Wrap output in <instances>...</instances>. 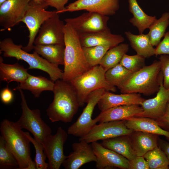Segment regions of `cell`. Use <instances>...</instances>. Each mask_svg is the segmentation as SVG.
Returning a JSON list of instances; mask_svg holds the SVG:
<instances>
[{
  "mask_svg": "<svg viewBox=\"0 0 169 169\" xmlns=\"http://www.w3.org/2000/svg\"><path fill=\"white\" fill-rule=\"evenodd\" d=\"M125 33L131 47L137 54L145 58L155 55V48L151 44L148 33L135 35L129 31Z\"/></svg>",
  "mask_w": 169,
  "mask_h": 169,
  "instance_id": "obj_28",
  "label": "cell"
},
{
  "mask_svg": "<svg viewBox=\"0 0 169 169\" xmlns=\"http://www.w3.org/2000/svg\"><path fill=\"white\" fill-rule=\"evenodd\" d=\"M143 156L146 161L149 169L169 168V161L164 152L158 146Z\"/></svg>",
  "mask_w": 169,
  "mask_h": 169,
  "instance_id": "obj_32",
  "label": "cell"
},
{
  "mask_svg": "<svg viewBox=\"0 0 169 169\" xmlns=\"http://www.w3.org/2000/svg\"><path fill=\"white\" fill-rule=\"evenodd\" d=\"M78 35L83 47L105 44H110L114 47L122 43L125 40L121 35L111 33L110 30Z\"/></svg>",
  "mask_w": 169,
  "mask_h": 169,
  "instance_id": "obj_21",
  "label": "cell"
},
{
  "mask_svg": "<svg viewBox=\"0 0 169 169\" xmlns=\"http://www.w3.org/2000/svg\"><path fill=\"white\" fill-rule=\"evenodd\" d=\"M128 2L129 11L133 16L129 22L136 27L139 34L142 33L156 19V17L146 14L139 6L136 0H128Z\"/></svg>",
  "mask_w": 169,
  "mask_h": 169,
  "instance_id": "obj_29",
  "label": "cell"
},
{
  "mask_svg": "<svg viewBox=\"0 0 169 169\" xmlns=\"http://www.w3.org/2000/svg\"><path fill=\"white\" fill-rule=\"evenodd\" d=\"M145 58L137 54L129 55L125 54L120 62V64L128 70L133 73L145 65Z\"/></svg>",
  "mask_w": 169,
  "mask_h": 169,
  "instance_id": "obj_37",
  "label": "cell"
},
{
  "mask_svg": "<svg viewBox=\"0 0 169 169\" xmlns=\"http://www.w3.org/2000/svg\"><path fill=\"white\" fill-rule=\"evenodd\" d=\"M68 134L67 132L59 126L56 133L49 136L44 142L43 145L48 160V168L59 169L66 158L67 156L64 154V146Z\"/></svg>",
  "mask_w": 169,
  "mask_h": 169,
  "instance_id": "obj_11",
  "label": "cell"
},
{
  "mask_svg": "<svg viewBox=\"0 0 169 169\" xmlns=\"http://www.w3.org/2000/svg\"><path fill=\"white\" fill-rule=\"evenodd\" d=\"M7 0H0V5Z\"/></svg>",
  "mask_w": 169,
  "mask_h": 169,
  "instance_id": "obj_46",
  "label": "cell"
},
{
  "mask_svg": "<svg viewBox=\"0 0 169 169\" xmlns=\"http://www.w3.org/2000/svg\"><path fill=\"white\" fill-rule=\"evenodd\" d=\"M158 146L164 152L169 161V143L159 138Z\"/></svg>",
  "mask_w": 169,
  "mask_h": 169,
  "instance_id": "obj_44",
  "label": "cell"
},
{
  "mask_svg": "<svg viewBox=\"0 0 169 169\" xmlns=\"http://www.w3.org/2000/svg\"><path fill=\"white\" fill-rule=\"evenodd\" d=\"M54 99L46 110L52 122H71L80 107L77 94L69 81L59 79L54 82Z\"/></svg>",
  "mask_w": 169,
  "mask_h": 169,
  "instance_id": "obj_1",
  "label": "cell"
},
{
  "mask_svg": "<svg viewBox=\"0 0 169 169\" xmlns=\"http://www.w3.org/2000/svg\"><path fill=\"white\" fill-rule=\"evenodd\" d=\"M103 88L97 89L89 95L87 105L77 120L68 128V134L82 137L87 134L96 124L92 116L95 106L105 91Z\"/></svg>",
  "mask_w": 169,
  "mask_h": 169,
  "instance_id": "obj_9",
  "label": "cell"
},
{
  "mask_svg": "<svg viewBox=\"0 0 169 169\" xmlns=\"http://www.w3.org/2000/svg\"><path fill=\"white\" fill-rule=\"evenodd\" d=\"M84 140L74 142L72 146L73 152L67 156L62 164L66 169H78L84 164L96 161L92 146Z\"/></svg>",
  "mask_w": 169,
  "mask_h": 169,
  "instance_id": "obj_17",
  "label": "cell"
},
{
  "mask_svg": "<svg viewBox=\"0 0 169 169\" xmlns=\"http://www.w3.org/2000/svg\"><path fill=\"white\" fill-rule=\"evenodd\" d=\"M133 131L126 126L125 120L105 122L96 125L87 134L80 137L79 141L84 140L88 143H92L129 135Z\"/></svg>",
  "mask_w": 169,
  "mask_h": 169,
  "instance_id": "obj_12",
  "label": "cell"
},
{
  "mask_svg": "<svg viewBox=\"0 0 169 169\" xmlns=\"http://www.w3.org/2000/svg\"><path fill=\"white\" fill-rule=\"evenodd\" d=\"M108 16L91 12H87L74 18L64 19L78 34L95 33L110 30L108 27Z\"/></svg>",
  "mask_w": 169,
  "mask_h": 169,
  "instance_id": "obj_10",
  "label": "cell"
},
{
  "mask_svg": "<svg viewBox=\"0 0 169 169\" xmlns=\"http://www.w3.org/2000/svg\"><path fill=\"white\" fill-rule=\"evenodd\" d=\"M148 163L143 156H136L129 161V169H149Z\"/></svg>",
  "mask_w": 169,
  "mask_h": 169,
  "instance_id": "obj_40",
  "label": "cell"
},
{
  "mask_svg": "<svg viewBox=\"0 0 169 169\" xmlns=\"http://www.w3.org/2000/svg\"><path fill=\"white\" fill-rule=\"evenodd\" d=\"M132 73L120 64L107 70L105 76L107 82L119 89Z\"/></svg>",
  "mask_w": 169,
  "mask_h": 169,
  "instance_id": "obj_33",
  "label": "cell"
},
{
  "mask_svg": "<svg viewBox=\"0 0 169 169\" xmlns=\"http://www.w3.org/2000/svg\"><path fill=\"white\" fill-rule=\"evenodd\" d=\"M105 72L100 65H97L69 81L77 94L80 107L87 103L89 95L97 89L103 88L108 91H116L115 87L106 81Z\"/></svg>",
  "mask_w": 169,
  "mask_h": 169,
  "instance_id": "obj_6",
  "label": "cell"
},
{
  "mask_svg": "<svg viewBox=\"0 0 169 169\" xmlns=\"http://www.w3.org/2000/svg\"><path fill=\"white\" fill-rule=\"evenodd\" d=\"M15 89L20 93L22 110L21 115L16 122L17 124L21 129H26L30 132L35 138L43 145L51 134L50 127L42 119L39 109L29 108L22 90L18 87Z\"/></svg>",
  "mask_w": 169,
  "mask_h": 169,
  "instance_id": "obj_7",
  "label": "cell"
},
{
  "mask_svg": "<svg viewBox=\"0 0 169 169\" xmlns=\"http://www.w3.org/2000/svg\"><path fill=\"white\" fill-rule=\"evenodd\" d=\"M38 4H43L44 3V0H31Z\"/></svg>",
  "mask_w": 169,
  "mask_h": 169,
  "instance_id": "obj_45",
  "label": "cell"
},
{
  "mask_svg": "<svg viewBox=\"0 0 169 169\" xmlns=\"http://www.w3.org/2000/svg\"><path fill=\"white\" fill-rule=\"evenodd\" d=\"M48 7L45 3L38 4L31 0L29 2L21 21L26 25L29 31L28 43L26 46L22 47L24 51L28 52L33 49L34 41L43 23L58 13L57 11H46Z\"/></svg>",
  "mask_w": 169,
  "mask_h": 169,
  "instance_id": "obj_8",
  "label": "cell"
},
{
  "mask_svg": "<svg viewBox=\"0 0 169 169\" xmlns=\"http://www.w3.org/2000/svg\"><path fill=\"white\" fill-rule=\"evenodd\" d=\"M31 0H7L0 5L1 31L16 25L23 18Z\"/></svg>",
  "mask_w": 169,
  "mask_h": 169,
  "instance_id": "obj_14",
  "label": "cell"
},
{
  "mask_svg": "<svg viewBox=\"0 0 169 169\" xmlns=\"http://www.w3.org/2000/svg\"><path fill=\"white\" fill-rule=\"evenodd\" d=\"M54 82L42 76L29 74L28 77L17 86L22 90H29L35 98H38L44 91H53Z\"/></svg>",
  "mask_w": 169,
  "mask_h": 169,
  "instance_id": "obj_25",
  "label": "cell"
},
{
  "mask_svg": "<svg viewBox=\"0 0 169 169\" xmlns=\"http://www.w3.org/2000/svg\"><path fill=\"white\" fill-rule=\"evenodd\" d=\"M59 14L48 18L43 23L34 41L35 45H64L65 24L60 19Z\"/></svg>",
  "mask_w": 169,
  "mask_h": 169,
  "instance_id": "obj_13",
  "label": "cell"
},
{
  "mask_svg": "<svg viewBox=\"0 0 169 169\" xmlns=\"http://www.w3.org/2000/svg\"><path fill=\"white\" fill-rule=\"evenodd\" d=\"M163 39L155 48V55H169V31L165 33Z\"/></svg>",
  "mask_w": 169,
  "mask_h": 169,
  "instance_id": "obj_39",
  "label": "cell"
},
{
  "mask_svg": "<svg viewBox=\"0 0 169 169\" xmlns=\"http://www.w3.org/2000/svg\"><path fill=\"white\" fill-rule=\"evenodd\" d=\"M169 102V89H166L161 84L156 96L145 100L141 105L143 111L135 116L147 117L157 119L164 113Z\"/></svg>",
  "mask_w": 169,
  "mask_h": 169,
  "instance_id": "obj_18",
  "label": "cell"
},
{
  "mask_svg": "<svg viewBox=\"0 0 169 169\" xmlns=\"http://www.w3.org/2000/svg\"><path fill=\"white\" fill-rule=\"evenodd\" d=\"M155 120L161 128L169 132V102L167 104L164 114L160 118Z\"/></svg>",
  "mask_w": 169,
  "mask_h": 169,
  "instance_id": "obj_42",
  "label": "cell"
},
{
  "mask_svg": "<svg viewBox=\"0 0 169 169\" xmlns=\"http://www.w3.org/2000/svg\"><path fill=\"white\" fill-rule=\"evenodd\" d=\"M132 148L136 156H143L158 146V135L140 131L129 135Z\"/></svg>",
  "mask_w": 169,
  "mask_h": 169,
  "instance_id": "obj_23",
  "label": "cell"
},
{
  "mask_svg": "<svg viewBox=\"0 0 169 169\" xmlns=\"http://www.w3.org/2000/svg\"><path fill=\"white\" fill-rule=\"evenodd\" d=\"M145 100L139 93L117 95L105 90L97 105L99 110L104 111L114 107L131 105H141Z\"/></svg>",
  "mask_w": 169,
  "mask_h": 169,
  "instance_id": "obj_19",
  "label": "cell"
},
{
  "mask_svg": "<svg viewBox=\"0 0 169 169\" xmlns=\"http://www.w3.org/2000/svg\"><path fill=\"white\" fill-rule=\"evenodd\" d=\"M2 57H0V78L2 81H7L8 83L16 81L21 83L29 75L27 69L18 62L13 64H8L3 62Z\"/></svg>",
  "mask_w": 169,
  "mask_h": 169,
  "instance_id": "obj_26",
  "label": "cell"
},
{
  "mask_svg": "<svg viewBox=\"0 0 169 169\" xmlns=\"http://www.w3.org/2000/svg\"><path fill=\"white\" fill-rule=\"evenodd\" d=\"M21 45L15 44L10 38H7L0 41V52L5 57H13L18 60H23L29 65L28 69H37L47 73L50 79L54 82L62 79L63 72L58 66L49 62L40 56L36 52L30 54L22 49Z\"/></svg>",
  "mask_w": 169,
  "mask_h": 169,
  "instance_id": "obj_4",
  "label": "cell"
},
{
  "mask_svg": "<svg viewBox=\"0 0 169 169\" xmlns=\"http://www.w3.org/2000/svg\"><path fill=\"white\" fill-rule=\"evenodd\" d=\"M161 70L163 77V85L167 89H169V55H161L159 57Z\"/></svg>",
  "mask_w": 169,
  "mask_h": 169,
  "instance_id": "obj_38",
  "label": "cell"
},
{
  "mask_svg": "<svg viewBox=\"0 0 169 169\" xmlns=\"http://www.w3.org/2000/svg\"><path fill=\"white\" fill-rule=\"evenodd\" d=\"M27 137L33 145L35 151V161L37 169H47L49 168V164L46 163L45 159L46 156L44 151L43 145L34 137H33L28 132H24Z\"/></svg>",
  "mask_w": 169,
  "mask_h": 169,
  "instance_id": "obj_36",
  "label": "cell"
},
{
  "mask_svg": "<svg viewBox=\"0 0 169 169\" xmlns=\"http://www.w3.org/2000/svg\"><path fill=\"white\" fill-rule=\"evenodd\" d=\"M163 77L159 61L132 73L119 88L122 94L139 93L150 95L158 91Z\"/></svg>",
  "mask_w": 169,
  "mask_h": 169,
  "instance_id": "obj_3",
  "label": "cell"
},
{
  "mask_svg": "<svg viewBox=\"0 0 169 169\" xmlns=\"http://www.w3.org/2000/svg\"><path fill=\"white\" fill-rule=\"evenodd\" d=\"M96 157V167L98 169L118 168L129 169V160L120 154L104 147L97 141L91 143Z\"/></svg>",
  "mask_w": 169,
  "mask_h": 169,
  "instance_id": "obj_16",
  "label": "cell"
},
{
  "mask_svg": "<svg viewBox=\"0 0 169 169\" xmlns=\"http://www.w3.org/2000/svg\"><path fill=\"white\" fill-rule=\"evenodd\" d=\"M0 96L1 100L4 104H9L12 102L13 95L12 91L8 88V85L6 87L2 90Z\"/></svg>",
  "mask_w": 169,
  "mask_h": 169,
  "instance_id": "obj_43",
  "label": "cell"
},
{
  "mask_svg": "<svg viewBox=\"0 0 169 169\" xmlns=\"http://www.w3.org/2000/svg\"><path fill=\"white\" fill-rule=\"evenodd\" d=\"M129 49V45L120 43L110 49L102 58L100 64L106 71L120 63Z\"/></svg>",
  "mask_w": 169,
  "mask_h": 169,
  "instance_id": "obj_30",
  "label": "cell"
},
{
  "mask_svg": "<svg viewBox=\"0 0 169 169\" xmlns=\"http://www.w3.org/2000/svg\"><path fill=\"white\" fill-rule=\"evenodd\" d=\"M125 120L127 128L133 131L163 136L169 140V132L161 128L154 119L147 117L133 116Z\"/></svg>",
  "mask_w": 169,
  "mask_h": 169,
  "instance_id": "obj_22",
  "label": "cell"
},
{
  "mask_svg": "<svg viewBox=\"0 0 169 169\" xmlns=\"http://www.w3.org/2000/svg\"><path fill=\"white\" fill-rule=\"evenodd\" d=\"M101 144L131 160L136 156L131 146L129 135H124L103 140Z\"/></svg>",
  "mask_w": 169,
  "mask_h": 169,
  "instance_id": "obj_24",
  "label": "cell"
},
{
  "mask_svg": "<svg viewBox=\"0 0 169 169\" xmlns=\"http://www.w3.org/2000/svg\"><path fill=\"white\" fill-rule=\"evenodd\" d=\"M65 50L62 79L69 81L91 68L85 58L77 33L68 23L64 28Z\"/></svg>",
  "mask_w": 169,
  "mask_h": 169,
  "instance_id": "obj_2",
  "label": "cell"
},
{
  "mask_svg": "<svg viewBox=\"0 0 169 169\" xmlns=\"http://www.w3.org/2000/svg\"><path fill=\"white\" fill-rule=\"evenodd\" d=\"M143 111L142 107L138 105L116 106L102 111L95 118L100 123L110 121L125 120L135 116Z\"/></svg>",
  "mask_w": 169,
  "mask_h": 169,
  "instance_id": "obj_20",
  "label": "cell"
},
{
  "mask_svg": "<svg viewBox=\"0 0 169 169\" xmlns=\"http://www.w3.org/2000/svg\"><path fill=\"white\" fill-rule=\"evenodd\" d=\"M18 169V161L5 139L0 136V169Z\"/></svg>",
  "mask_w": 169,
  "mask_h": 169,
  "instance_id": "obj_35",
  "label": "cell"
},
{
  "mask_svg": "<svg viewBox=\"0 0 169 169\" xmlns=\"http://www.w3.org/2000/svg\"><path fill=\"white\" fill-rule=\"evenodd\" d=\"M119 8V0H77L66 6L62 13L85 10L109 16L115 14Z\"/></svg>",
  "mask_w": 169,
  "mask_h": 169,
  "instance_id": "obj_15",
  "label": "cell"
},
{
  "mask_svg": "<svg viewBox=\"0 0 169 169\" xmlns=\"http://www.w3.org/2000/svg\"><path fill=\"white\" fill-rule=\"evenodd\" d=\"M33 49L34 51L50 63L58 66L64 65V45H35Z\"/></svg>",
  "mask_w": 169,
  "mask_h": 169,
  "instance_id": "obj_27",
  "label": "cell"
},
{
  "mask_svg": "<svg viewBox=\"0 0 169 169\" xmlns=\"http://www.w3.org/2000/svg\"><path fill=\"white\" fill-rule=\"evenodd\" d=\"M0 131L11 151L17 159L19 169H27L32 159L30 141L16 122L7 119L0 123Z\"/></svg>",
  "mask_w": 169,
  "mask_h": 169,
  "instance_id": "obj_5",
  "label": "cell"
},
{
  "mask_svg": "<svg viewBox=\"0 0 169 169\" xmlns=\"http://www.w3.org/2000/svg\"><path fill=\"white\" fill-rule=\"evenodd\" d=\"M113 47L110 44H105L89 47H82V49L86 60L91 68L99 65L106 52Z\"/></svg>",
  "mask_w": 169,
  "mask_h": 169,
  "instance_id": "obj_34",
  "label": "cell"
},
{
  "mask_svg": "<svg viewBox=\"0 0 169 169\" xmlns=\"http://www.w3.org/2000/svg\"><path fill=\"white\" fill-rule=\"evenodd\" d=\"M169 25V12H165L160 18L156 19L150 25L148 34L153 46H156L160 42Z\"/></svg>",
  "mask_w": 169,
  "mask_h": 169,
  "instance_id": "obj_31",
  "label": "cell"
},
{
  "mask_svg": "<svg viewBox=\"0 0 169 169\" xmlns=\"http://www.w3.org/2000/svg\"><path fill=\"white\" fill-rule=\"evenodd\" d=\"M69 0H44L47 6H50L56 9L58 13H62L65 8V5Z\"/></svg>",
  "mask_w": 169,
  "mask_h": 169,
  "instance_id": "obj_41",
  "label": "cell"
}]
</instances>
